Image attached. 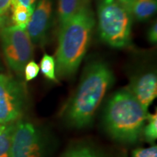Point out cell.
I'll return each mask as SVG.
<instances>
[{"mask_svg": "<svg viewBox=\"0 0 157 157\" xmlns=\"http://www.w3.org/2000/svg\"><path fill=\"white\" fill-rule=\"evenodd\" d=\"M52 13V0H39L25 29L31 42L34 44L44 45L48 41Z\"/></svg>", "mask_w": 157, "mask_h": 157, "instance_id": "ba28073f", "label": "cell"}, {"mask_svg": "<svg viewBox=\"0 0 157 157\" xmlns=\"http://www.w3.org/2000/svg\"><path fill=\"white\" fill-rule=\"evenodd\" d=\"M114 81L113 71L106 63L95 60L88 63L77 89L63 110L66 122L77 129L89 126Z\"/></svg>", "mask_w": 157, "mask_h": 157, "instance_id": "6da1fadb", "label": "cell"}, {"mask_svg": "<svg viewBox=\"0 0 157 157\" xmlns=\"http://www.w3.org/2000/svg\"><path fill=\"white\" fill-rule=\"evenodd\" d=\"M26 101L23 84L12 76L0 74V124L20 120L26 108Z\"/></svg>", "mask_w": 157, "mask_h": 157, "instance_id": "8992f818", "label": "cell"}, {"mask_svg": "<svg viewBox=\"0 0 157 157\" xmlns=\"http://www.w3.org/2000/svg\"><path fill=\"white\" fill-rule=\"evenodd\" d=\"M147 124H145L143 129L142 135L148 143H152L157 138V113H148L146 119Z\"/></svg>", "mask_w": 157, "mask_h": 157, "instance_id": "2e32d148", "label": "cell"}, {"mask_svg": "<svg viewBox=\"0 0 157 157\" xmlns=\"http://www.w3.org/2000/svg\"><path fill=\"white\" fill-rule=\"evenodd\" d=\"M0 40L7 64L15 73L22 76L24 68L33 57L34 49L25 29L17 26L3 27Z\"/></svg>", "mask_w": 157, "mask_h": 157, "instance_id": "5b68a950", "label": "cell"}, {"mask_svg": "<svg viewBox=\"0 0 157 157\" xmlns=\"http://www.w3.org/2000/svg\"><path fill=\"white\" fill-rule=\"evenodd\" d=\"M63 157H107L103 152L89 145L74 147Z\"/></svg>", "mask_w": 157, "mask_h": 157, "instance_id": "5bb4252c", "label": "cell"}, {"mask_svg": "<svg viewBox=\"0 0 157 157\" xmlns=\"http://www.w3.org/2000/svg\"><path fill=\"white\" fill-rule=\"evenodd\" d=\"M132 157H157V146L156 145L149 148H138L132 153Z\"/></svg>", "mask_w": 157, "mask_h": 157, "instance_id": "ac0fdd59", "label": "cell"}, {"mask_svg": "<svg viewBox=\"0 0 157 157\" xmlns=\"http://www.w3.org/2000/svg\"><path fill=\"white\" fill-rule=\"evenodd\" d=\"M41 71L48 79L52 82H58L56 70L55 58L48 54H44L40 61Z\"/></svg>", "mask_w": 157, "mask_h": 157, "instance_id": "9a60e30c", "label": "cell"}, {"mask_svg": "<svg viewBox=\"0 0 157 157\" xmlns=\"http://www.w3.org/2000/svg\"><path fill=\"white\" fill-rule=\"evenodd\" d=\"M95 25L90 0H83L76 14L60 28L55 58L57 77L76 74L90 47Z\"/></svg>", "mask_w": 157, "mask_h": 157, "instance_id": "7a4b0ae2", "label": "cell"}, {"mask_svg": "<svg viewBox=\"0 0 157 157\" xmlns=\"http://www.w3.org/2000/svg\"><path fill=\"white\" fill-rule=\"evenodd\" d=\"M148 40L151 44H155L157 42V23H153L148 32Z\"/></svg>", "mask_w": 157, "mask_h": 157, "instance_id": "ffe728a7", "label": "cell"}, {"mask_svg": "<svg viewBox=\"0 0 157 157\" xmlns=\"http://www.w3.org/2000/svg\"><path fill=\"white\" fill-rule=\"evenodd\" d=\"M11 7L12 21L15 23V25L24 29H26L34 10L22 5H14L11 6Z\"/></svg>", "mask_w": 157, "mask_h": 157, "instance_id": "4fadbf2b", "label": "cell"}, {"mask_svg": "<svg viewBox=\"0 0 157 157\" xmlns=\"http://www.w3.org/2000/svg\"><path fill=\"white\" fill-rule=\"evenodd\" d=\"M148 113L129 88H122L115 92L107 102L103 116L104 127L114 140L136 143L142 135Z\"/></svg>", "mask_w": 157, "mask_h": 157, "instance_id": "3957f363", "label": "cell"}, {"mask_svg": "<svg viewBox=\"0 0 157 157\" xmlns=\"http://www.w3.org/2000/svg\"><path fill=\"white\" fill-rule=\"evenodd\" d=\"M98 31L102 40L113 48L130 45L132 17L129 9L119 0H98Z\"/></svg>", "mask_w": 157, "mask_h": 157, "instance_id": "277c9868", "label": "cell"}, {"mask_svg": "<svg viewBox=\"0 0 157 157\" xmlns=\"http://www.w3.org/2000/svg\"><path fill=\"white\" fill-rule=\"evenodd\" d=\"M137 101L146 111L157 96V76L153 71L135 76L127 87Z\"/></svg>", "mask_w": 157, "mask_h": 157, "instance_id": "9c48e42d", "label": "cell"}, {"mask_svg": "<svg viewBox=\"0 0 157 157\" xmlns=\"http://www.w3.org/2000/svg\"><path fill=\"white\" fill-rule=\"evenodd\" d=\"M5 24V18L2 17V15H0V28H3Z\"/></svg>", "mask_w": 157, "mask_h": 157, "instance_id": "603a6c76", "label": "cell"}, {"mask_svg": "<svg viewBox=\"0 0 157 157\" xmlns=\"http://www.w3.org/2000/svg\"><path fill=\"white\" fill-rule=\"evenodd\" d=\"M36 0H12L11 6L22 5L29 9L34 10Z\"/></svg>", "mask_w": 157, "mask_h": 157, "instance_id": "d6986e66", "label": "cell"}, {"mask_svg": "<svg viewBox=\"0 0 157 157\" xmlns=\"http://www.w3.org/2000/svg\"><path fill=\"white\" fill-rule=\"evenodd\" d=\"M12 0H0V15H5L11 7Z\"/></svg>", "mask_w": 157, "mask_h": 157, "instance_id": "44dd1931", "label": "cell"}, {"mask_svg": "<svg viewBox=\"0 0 157 157\" xmlns=\"http://www.w3.org/2000/svg\"><path fill=\"white\" fill-rule=\"evenodd\" d=\"M39 71H40V68H39V65L34 60H30L25 65L24 71H23L25 81L29 82L34 79L38 76Z\"/></svg>", "mask_w": 157, "mask_h": 157, "instance_id": "e0dca14e", "label": "cell"}, {"mask_svg": "<svg viewBox=\"0 0 157 157\" xmlns=\"http://www.w3.org/2000/svg\"><path fill=\"white\" fill-rule=\"evenodd\" d=\"M2 125H1V124H0V129H1V128H2Z\"/></svg>", "mask_w": 157, "mask_h": 157, "instance_id": "cb8c5ba5", "label": "cell"}, {"mask_svg": "<svg viewBox=\"0 0 157 157\" xmlns=\"http://www.w3.org/2000/svg\"><path fill=\"white\" fill-rule=\"evenodd\" d=\"M157 0H135L129 10L132 17L138 21H146L156 12Z\"/></svg>", "mask_w": 157, "mask_h": 157, "instance_id": "30bf717a", "label": "cell"}, {"mask_svg": "<svg viewBox=\"0 0 157 157\" xmlns=\"http://www.w3.org/2000/svg\"><path fill=\"white\" fill-rule=\"evenodd\" d=\"M119 1L121 2L123 5H124L127 8L129 9L131 5H132V4L135 2V0H119Z\"/></svg>", "mask_w": 157, "mask_h": 157, "instance_id": "7402d4cb", "label": "cell"}, {"mask_svg": "<svg viewBox=\"0 0 157 157\" xmlns=\"http://www.w3.org/2000/svg\"><path fill=\"white\" fill-rule=\"evenodd\" d=\"M44 135L33 123L18 120L15 124L11 142V157H45Z\"/></svg>", "mask_w": 157, "mask_h": 157, "instance_id": "52a82bcc", "label": "cell"}, {"mask_svg": "<svg viewBox=\"0 0 157 157\" xmlns=\"http://www.w3.org/2000/svg\"><path fill=\"white\" fill-rule=\"evenodd\" d=\"M15 124L2 125L0 129V157H11V142Z\"/></svg>", "mask_w": 157, "mask_h": 157, "instance_id": "7c38bea8", "label": "cell"}, {"mask_svg": "<svg viewBox=\"0 0 157 157\" xmlns=\"http://www.w3.org/2000/svg\"><path fill=\"white\" fill-rule=\"evenodd\" d=\"M83 0H58V13L60 28L76 13Z\"/></svg>", "mask_w": 157, "mask_h": 157, "instance_id": "8fae6325", "label": "cell"}]
</instances>
